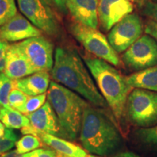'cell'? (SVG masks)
Returning a JSON list of instances; mask_svg holds the SVG:
<instances>
[{"label":"cell","instance_id":"cell-34","mask_svg":"<svg viewBox=\"0 0 157 157\" xmlns=\"http://www.w3.org/2000/svg\"><path fill=\"white\" fill-rule=\"evenodd\" d=\"M129 1L131 2L132 4H135V5L138 6L140 8H141L147 0H129Z\"/></svg>","mask_w":157,"mask_h":157},{"label":"cell","instance_id":"cell-11","mask_svg":"<svg viewBox=\"0 0 157 157\" xmlns=\"http://www.w3.org/2000/svg\"><path fill=\"white\" fill-rule=\"evenodd\" d=\"M42 33L26 17L17 13L0 26V41L7 42H22L31 37L41 36Z\"/></svg>","mask_w":157,"mask_h":157},{"label":"cell","instance_id":"cell-5","mask_svg":"<svg viewBox=\"0 0 157 157\" xmlns=\"http://www.w3.org/2000/svg\"><path fill=\"white\" fill-rule=\"evenodd\" d=\"M127 117L135 126L142 128L157 124V93L135 88L129 93L126 105Z\"/></svg>","mask_w":157,"mask_h":157},{"label":"cell","instance_id":"cell-31","mask_svg":"<svg viewBox=\"0 0 157 157\" xmlns=\"http://www.w3.org/2000/svg\"><path fill=\"white\" fill-rule=\"evenodd\" d=\"M144 31L147 34L154 37L157 41V23L152 20L146 21L144 26Z\"/></svg>","mask_w":157,"mask_h":157},{"label":"cell","instance_id":"cell-37","mask_svg":"<svg viewBox=\"0 0 157 157\" xmlns=\"http://www.w3.org/2000/svg\"><path fill=\"white\" fill-rule=\"evenodd\" d=\"M87 157H100V156H98V155H95V154H90V155H88Z\"/></svg>","mask_w":157,"mask_h":157},{"label":"cell","instance_id":"cell-23","mask_svg":"<svg viewBox=\"0 0 157 157\" xmlns=\"http://www.w3.org/2000/svg\"><path fill=\"white\" fill-rule=\"evenodd\" d=\"M13 88V80L4 72L0 73V105L9 107L8 96Z\"/></svg>","mask_w":157,"mask_h":157},{"label":"cell","instance_id":"cell-3","mask_svg":"<svg viewBox=\"0 0 157 157\" xmlns=\"http://www.w3.org/2000/svg\"><path fill=\"white\" fill-rule=\"evenodd\" d=\"M79 139L87 151L101 156L113 154L122 142L119 129L111 119L90 105L84 111Z\"/></svg>","mask_w":157,"mask_h":157},{"label":"cell","instance_id":"cell-33","mask_svg":"<svg viewBox=\"0 0 157 157\" xmlns=\"http://www.w3.org/2000/svg\"><path fill=\"white\" fill-rule=\"evenodd\" d=\"M115 157H140V156H139L138 155L135 154V153H132L130 151H126V152L121 153V154H119Z\"/></svg>","mask_w":157,"mask_h":157},{"label":"cell","instance_id":"cell-1","mask_svg":"<svg viewBox=\"0 0 157 157\" xmlns=\"http://www.w3.org/2000/svg\"><path fill=\"white\" fill-rule=\"evenodd\" d=\"M84 60L75 49L58 47L51 77L54 82L75 92L96 107L108 105L95 85Z\"/></svg>","mask_w":157,"mask_h":157},{"label":"cell","instance_id":"cell-15","mask_svg":"<svg viewBox=\"0 0 157 157\" xmlns=\"http://www.w3.org/2000/svg\"><path fill=\"white\" fill-rule=\"evenodd\" d=\"M21 132L24 135L30 134L38 137L43 143L60 154L71 157H87L88 156L85 149L82 148L78 145L65 140L62 137L39 132L31 126L21 129Z\"/></svg>","mask_w":157,"mask_h":157},{"label":"cell","instance_id":"cell-26","mask_svg":"<svg viewBox=\"0 0 157 157\" xmlns=\"http://www.w3.org/2000/svg\"><path fill=\"white\" fill-rule=\"evenodd\" d=\"M29 96L17 88H13L8 96L9 105L15 110L22 106L28 99Z\"/></svg>","mask_w":157,"mask_h":157},{"label":"cell","instance_id":"cell-16","mask_svg":"<svg viewBox=\"0 0 157 157\" xmlns=\"http://www.w3.org/2000/svg\"><path fill=\"white\" fill-rule=\"evenodd\" d=\"M66 6L76 22L93 29L98 28V0H68Z\"/></svg>","mask_w":157,"mask_h":157},{"label":"cell","instance_id":"cell-18","mask_svg":"<svg viewBox=\"0 0 157 157\" xmlns=\"http://www.w3.org/2000/svg\"><path fill=\"white\" fill-rule=\"evenodd\" d=\"M127 81L132 88L157 92V66L139 71L127 76Z\"/></svg>","mask_w":157,"mask_h":157},{"label":"cell","instance_id":"cell-35","mask_svg":"<svg viewBox=\"0 0 157 157\" xmlns=\"http://www.w3.org/2000/svg\"><path fill=\"white\" fill-rule=\"evenodd\" d=\"M5 130H6V127L5 126V124L0 121V138L5 135Z\"/></svg>","mask_w":157,"mask_h":157},{"label":"cell","instance_id":"cell-22","mask_svg":"<svg viewBox=\"0 0 157 157\" xmlns=\"http://www.w3.org/2000/svg\"><path fill=\"white\" fill-rule=\"evenodd\" d=\"M46 100L47 93L36 96H29L25 103L16 110L23 114H29L40 109L47 101Z\"/></svg>","mask_w":157,"mask_h":157},{"label":"cell","instance_id":"cell-21","mask_svg":"<svg viewBox=\"0 0 157 157\" xmlns=\"http://www.w3.org/2000/svg\"><path fill=\"white\" fill-rule=\"evenodd\" d=\"M42 143L38 137L34 135H25L17 141L16 151L21 154H28L42 146Z\"/></svg>","mask_w":157,"mask_h":157},{"label":"cell","instance_id":"cell-10","mask_svg":"<svg viewBox=\"0 0 157 157\" xmlns=\"http://www.w3.org/2000/svg\"><path fill=\"white\" fill-rule=\"evenodd\" d=\"M36 72L52 71L54 65L53 44L42 35L18 43Z\"/></svg>","mask_w":157,"mask_h":157},{"label":"cell","instance_id":"cell-2","mask_svg":"<svg viewBox=\"0 0 157 157\" xmlns=\"http://www.w3.org/2000/svg\"><path fill=\"white\" fill-rule=\"evenodd\" d=\"M83 60L113 116L121 123L127 117V98L133 90L127 83V76L109 63L95 56H87Z\"/></svg>","mask_w":157,"mask_h":157},{"label":"cell","instance_id":"cell-8","mask_svg":"<svg viewBox=\"0 0 157 157\" xmlns=\"http://www.w3.org/2000/svg\"><path fill=\"white\" fill-rule=\"evenodd\" d=\"M121 60L127 68L136 72L157 66L156 39L143 35L124 52Z\"/></svg>","mask_w":157,"mask_h":157},{"label":"cell","instance_id":"cell-30","mask_svg":"<svg viewBox=\"0 0 157 157\" xmlns=\"http://www.w3.org/2000/svg\"><path fill=\"white\" fill-rule=\"evenodd\" d=\"M8 46V42L0 41V73L5 71L6 57H7V51Z\"/></svg>","mask_w":157,"mask_h":157},{"label":"cell","instance_id":"cell-7","mask_svg":"<svg viewBox=\"0 0 157 157\" xmlns=\"http://www.w3.org/2000/svg\"><path fill=\"white\" fill-rule=\"evenodd\" d=\"M17 5L23 15L43 33L52 37L60 34L58 17L45 0H17Z\"/></svg>","mask_w":157,"mask_h":157},{"label":"cell","instance_id":"cell-38","mask_svg":"<svg viewBox=\"0 0 157 157\" xmlns=\"http://www.w3.org/2000/svg\"><path fill=\"white\" fill-rule=\"evenodd\" d=\"M153 1H156L157 2V0H153Z\"/></svg>","mask_w":157,"mask_h":157},{"label":"cell","instance_id":"cell-13","mask_svg":"<svg viewBox=\"0 0 157 157\" xmlns=\"http://www.w3.org/2000/svg\"><path fill=\"white\" fill-rule=\"evenodd\" d=\"M26 116L31 126L36 130L66 139L58 118L48 101L40 109Z\"/></svg>","mask_w":157,"mask_h":157},{"label":"cell","instance_id":"cell-29","mask_svg":"<svg viewBox=\"0 0 157 157\" xmlns=\"http://www.w3.org/2000/svg\"><path fill=\"white\" fill-rule=\"evenodd\" d=\"M29 154V157H56L57 152L53 149L38 148Z\"/></svg>","mask_w":157,"mask_h":157},{"label":"cell","instance_id":"cell-27","mask_svg":"<svg viewBox=\"0 0 157 157\" xmlns=\"http://www.w3.org/2000/svg\"><path fill=\"white\" fill-rule=\"evenodd\" d=\"M143 14L157 23V2L147 0L141 7Z\"/></svg>","mask_w":157,"mask_h":157},{"label":"cell","instance_id":"cell-28","mask_svg":"<svg viewBox=\"0 0 157 157\" xmlns=\"http://www.w3.org/2000/svg\"><path fill=\"white\" fill-rule=\"evenodd\" d=\"M45 1L55 10H58L63 14L67 13L68 9L66 3H67L68 0H45Z\"/></svg>","mask_w":157,"mask_h":157},{"label":"cell","instance_id":"cell-36","mask_svg":"<svg viewBox=\"0 0 157 157\" xmlns=\"http://www.w3.org/2000/svg\"><path fill=\"white\" fill-rule=\"evenodd\" d=\"M56 157H71V156H66V155H64V154H60V153H58V152H57V155H56Z\"/></svg>","mask_w":157,"mask_h":157},{"label":"cell","instance_id":"cell-17","mask_svg":"<svg viewBox=\"0 0 157 157\" xmlns=\"http://www.w3.org/2000/svg\"><path fill=\"white\" fill-rule=\"evenodd\" d=\"M50 76L48 71H38L25 77L13 80V88H17L28 96L47 93L50 87Z\"/></svg>","mask_w":157,"mask_h":157},{"label":"cell","instance_id":"cell-39","mask_svg":"<svg viewBox=\"0 0 157 157\" xmlns=\"http://www.w3.org/2000/svg\"><path fill=\"white\" fill-rule=\"evenodd\" d=\"M1 107H2V105H0V109H1Z\"/></svg>","mask_w":157,"mask_h":157},{"label":"cell","instance_id":"cell-32","mask_svg":"<svg viewBox=\"0 0 157 157\" xmlns=\"http://www.w3.org/2000/svg\"><path fill=\"white\" fill-rule=\"evenodd\" d=\"M0 157H29V154L28 153V154H21L16 150H13L5 153V154L0 156Z\"/></svg>","mask_w":157,"mask_h":157},{"label":"cell","instance_id":"cell-14","mask_svg":"<svg viewBox=\"0 0 157 157\" xmlns=\"http://www.w3.org/2000/svg\"><path fill=\"white\" fill-rule=\"evenodd\" d=\"M36 72L18 43L9 44L6 57L5 74L11 79H19Z\"/></svg>","mask_w":157,"mask_h":157},{"label":"cell","instance_id":"cell-12","mask_svg":"<svg viewBox=\"0 0 157 157\" xmlns=\"http://www.w3.org/2000/svg\"><path fill=\"white\" fill-rule=\"evenodd\" d=\"M133 4L129 0H99L98 15L99 23L105 31L112 27L126 15L132 13Z\"/></svg>","mask_w":157,"mask_h":157},{"label":"cell","instance_id":"cell-24","mask_svg":"<svg viewBox=\"0 0 157 157\" xmlns=\"http://www.w3.org/2000/svg\"><path fill=\"white\" fill-rule=\"evenodd\" d=\"M17 14L15 0H0V26Z\"/></svg>","mask_w":157,"mask_h":157},{"label":"cell","instance_id":"cell-19","mask_svg":"<svg viewBox=\"0 0 157 157\" xmlns=\"http://www.w3.org/2000/svg\"><path fill=\"white\" fill-rule=\"evenodd\" d=\"M0 121L7 128L23 129L31 126L30 121L26 115L23 114L10 106L2 105L0 109Z\"/></svg>","mask_w":157,"mask_h":157},{"label":"cell","instance_id":"cell-20","mask_svg":"<svg viewBox=\"0 0 157 157\" xmlns=\"http://www.w3.org/2000/svg\"><path fill=\"white\" fill-rule=\"evenodd\" d=\"M135 135L136 140L142 146L157 151V124L154 127L137 129Z\"/></svg>","mask_w":157,"mask_h":157},{"label":"cell","instance_id":"cell-4","mask_svg":"<svg viewBox=\"0 0 157 157\" xmlns=\"http://www.w3.org/2000/svg\"><path fill=\"white\" fill-rule=\"evenodd\" d=\"M47 99L56 112L66 139L76 140L81 130L84 111L90 105L82 96L51 81Z\"/></svg>","mask_w":157,"mask_h":157},{"label":"cell","instance_id":"cell-9","mask_svg":"<svg viewBox=\"0 0 157 157\" xmlns=\"http://www.w3.org/2000/svg\"><path fill=\"white\" fill-rule=\"evenodd\" d=\"M144 26L140 17L132 13L113 25L107 39L117 53H122L143 36Z\"/></svg>","mask_w":157,"mask_h":157},{"label":"cell","instance_id":"cell-6","mask_svg":"<svg viewBox=\"0 0 157 157\" xmlns=\"http://www.w3.org/2000/svg\"><path fill=\"white\" fill-rule=\"evenodd\" d=\"M69 30L74 38L90 53L112 66H120L121 60L118 53L111 46L106 37L97 29L86 26L75 21L69 25Z\"/></svg>","mask_w":157,"mask_h":157},{"label":"cell","instance_id":"cell-25","mask_svg":"<svg viewBox=\"0 0 157 157\" xmlns=\"http://www.w3.org/2000/svg\"><path fill=\"white\" fill-rule=\"evenodd\" d=\"M18 137L13 129L7 128L5 135L0 138V156L5 154L15 146Z\"/></svg>","mask_w":157,"mask_h":157}]
</instances>
